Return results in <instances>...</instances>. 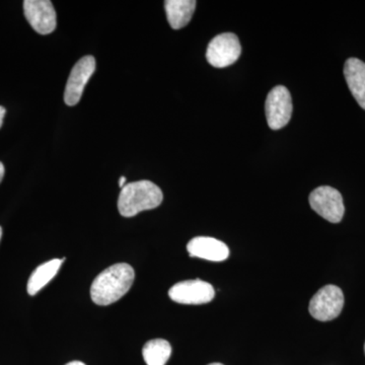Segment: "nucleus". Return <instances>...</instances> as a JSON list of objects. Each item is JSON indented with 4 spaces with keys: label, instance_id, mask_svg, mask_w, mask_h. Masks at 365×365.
<instances>
[{
    "label": "nucleus",
    "instance_id": "nucleus-1",
    "mask_svg": "<svg viewBox=\"0 0 365 365\" xmlns=\"http://www.w3.org/2000/svg\"><path fill=\"white\" fill-rule=\"evenodd\" d=\"M135 272L129 264L119 263L98 274L91 287V297L98 306H109L123 297L133 284Z\"/></svg>",
    "mask_w": 365,
    "mask_h": 365
},
{
    "label": "nucleus",
    "instance_id": "nucleus-2",
    "mask_svg": "<svg viewBox=\"0 0 365 365\" xmlns=\"http://www.w3.org/2000/svg\"><path fill=\"white\" fill-rule=\"evenodd\" d=\"M162 190L155 182H129L121 190L118 199V210L124 217H133L141 211L158 207L163 202Z\"/></svg>",
    "mask_w": 365,
    "mask_h": 365
},
{
    "label": "nucleus",
    "instance_id": "nucleus-3",
    "mask_svg": "<svg viewBox=\"0 0 365 365\" xmlns=\"http://www.w3.org/2000/svg\"><path fill=\"white\" fill-rule=\"evenodd\" d=\"M344 307V294L336 285H326L314 295L309 302V313L321 322L337 318Z\"/></svg>",
    "mask_w": 365,
    "mask_h": 365
},
{
    "label": "nucleus",
    "instance_id": "nucleus-4",
    "mask_svg": "<svg viewBox=\"0 0 365 365\" xmlns=\"http://www.w3.org/2000/svg\"><path fill=\"white\" fill-rule=\"evenodd\" d=\"M242 47L239 38L232 33L220 34L209 43L206 59L216 68H225L234 64L241 56Z\"/></svg>",
    "mask_w": 365,
    "mask_h": 365
},
{
    "label": "nucleus",
    "instance_id": "nucleus-5",
    "mask_svg": "<svg viewBox=\"0 0 365 365\" xmlns=\"http://www.w3.org/2000/svg\"><path fill=\"white\" fill-rule=\"evenodd\" d=\"M309 204L313 210L328 222H340L344 216L342 195L332 187L321 186L314 189L309 195Z\"/></svg>",
    "mask_w": 365,
    "mask_h": 365
},
{
    "label": "nucleus",
    "instance_id": "nucleus-6",
    "mask_svg": "<svg viewBox=\"0 0 365 365\" xmlns=\"http://www.w3.org/2000/svg\"><path fill=\"white\" fill-rule=\"evenodd\" d=\"M266 117L268 126L279 130L287 126L292 115V100L285 86H277L268 93L266 98Z\"/></svg>",
    "mask_w": 365,
    "mask_h": 365
},
{
    "label": "nucleus",
    "instance_id": "nucleus-7",
    "mask_svg": "<svg viewBox=\"0 0 365 365\" xmlns=\"http://www.w3.org/2000/svg\"><path fill=\"white\" fill-rule=\"evenodd\" d=\"M215 295L212 285L200 279L182 281L169 290L170 299L182 304H208Z\"/></svg>",
    "mask_w": 365,
    "mask_h": 365
},
{
    "label": "nucleus",
    "instance_id": "nucleus-8",
    "mask_svg": "<svg viewBox=\"0 0 365 365\" xmlns=\"http://www.w3.org/2000/svg\"><path fill=\"white\" fill-rule=\"evenodd\" d=\"M24 11L26 21L41 35L51 34L56 29V11L49 0H25Z\"/></svg>",
    "mask_w": 365,
    "mask_h": 365
},
{
    "label": "nucleus",
    "instance_id": "nucleus-9",
    "mask_svg": "<svg viewBox=\"0 0 365 365\" xmlns=\"http://www.w3.org/2000/svg\"><path fill=\"white\" fill-rule=\"evenodd\" d=\"M96 71V59L93 56L83 57L74 66L67 81L64 91V102L66 105L78 104L83 96L86 83Z\"/></svg>",
    "mask_w": 365,
    "mask_h": 365
},
{
    "label": "nucleus",
    "instance_id": "nucleus-10",
    "mask_svg": "<svg viewBox=\"0 0 365 365\" xmlns=\"http://www.w3.org/2000/svg\"><path fill=\"white\" fill-rule=\"evenodd\" d=\"M187 251L190 257L212 262L225 261L230 256V249L225 242L209 237H194L187 245Z\"/></svg>",
    "mask_w": 365,
    "mask_h": 365
},
{
    "label": "nucleus",
    "instance_id": "nucleus-11",
    "mask_svg": "<svg viewBox=\"0 0 365 365\" xmlns=\"http://www.w3.org/2000/svg\"><path fill=\"white\" fill-rule=\"evenodd\" d=\"M344 76L348 88L360 107L365 110V63L357 58L345 62Z\"/></svg>",
    "mask_w": 365,
    "mask_h": 365
},
{
    "label": "nucleus",
    "instance_id": "nucleus-12",
    "mask_svg": "<svg viewBox=\"0 0 365 365\" xmlns=\"http://www.w3.org/2000/svg\"><path fill=\"white\" fill-rule=\"evenodd\" d=\"M197 2L194 0H167L165 1V14L170 26L180 30L188 25L195 11Z\"/></svg>",
    "mask_w": 365,
    "mask_h": 365
},
{
    "label": "nucleus",
    "instance_id": "nucleus-13",
    "mask_svg": "<svg viewBox=\"0 0 365 365\" xmlns=\"http://www.w3.org/2000/svg\"><path fill=\"white\" fill-rule=\"evenodd\" d=\"M64 259H53L36 268L28 281V294L36 295L57 275Z\"/></svg>",
    "mask_w": 365,
    "mask_h": 365
},
{
    "label": "nucleus",
    "instance_id": "nucleus-14",
    "mask_svg": "<svg viewBox=\"0 0 365 365\" xmlns=\"http://www.w3.org/2000/svg\"><path fill=\"white\" fill-rule=\"evenodd\" d=\"M170 354L172 346L167 340H150L143 346V359L148 365H165Z\"/></svg>",
    "mask_w": 365,
    "mask_h": 365
},
{
    "label": "nucleus",
    "instance_id": "nucleus-15",
    "mask_svg": "<svg viewBox=\"0 0 365 365\" xmlns=\"http://www.w3.org/2000/svg\"><path fill=\"white\" fill-rule=\"evenodd\" d=\"M6 109L0 106V128H1L2 123H4V118L6 116Z\"/></svg>",
    "mask_w": 365,
    "mask_h": 365
},
{
    "label": "nucleus",
    "instance_id": "nucleus-16",
    "mask_svg": "<svg viewBox=\"0 0 365 365\" xmlns=\"http://www.w3.org/2000/svg\"><path fill=\"white\" fill-rule=\"evenodd\" d=\"M125 182H126V177L122 176L121 178H120V179H119L120 188L123 189L124 187L126 186V184H125Z\"/></svg>",
    "mask_w": 365,
    "mask_h": 365
},
{
    "label": "nucleus",
    "instance_id": "nucleus-17",
    "mask_svg": "<svg viewBox=\"0 0 365 365\" xmlns=\"http://www.w3.org/2000/svg\"><path fill=\"white\" fill-rule=\"evenodd\" d=\"M4 177V163L0 162V182H1L2 179Z\"/></svg>",
    "mask_w": 365,
    "mask_h": 365
},
{
    "label": "nucleus",
    "instance_id": "nucleus-18",
    "mask_svg": "<svg viewBox=\"0 0 365 365\" xmlns=\"http://www.w3.org/2000/svg\"><path fill=\"white\" fill-rule=\"evenodd\" d=\"M66 365H86V364L81 361H71V362H68V364H67Z\"/></svg>",
    "mask_w": 365,
    "mask_h": 365
},
{
    "label": "nucleus",
    "instance_id": "nucleus-19",
    "mask_svg": "<svg viewBox=\"0 0 365 365\" xmlns=\"http://www.w3.org/2000/svg\"><path fill=\"white\" fill-rule=\"evenodd\" d=\"M1 237H2V228H1V227H0V240H1Z\"/></svg>",
    "mask_w": 365,
    "mask_h": 365
},
{
    "label": "nucleus",
    "instance_id": "nucleus-20",
    "mask_svg": "<svg viewBox=\"0 0 365 365\" xmlns=\"http://www.w3.org/2000/svg\"><path fill=\"white\" fill-rule=\"evenodd\" d=\"M208 365H223V364H217V362H215V364H208Z\"/></svg>",
    "mask_w": 365,
    "mask_h": 365
},
{
    "label": "nucleus",
    "instance_id": "nucleus-21",
    "mask_svg": "<svg viewBox=\"0 0 365 365\" xmlns=\"http://www.w3.org/2000/svg\"><path fill=\"white\" fill-rule=\"evenodd\" d=\"M364 352H365V344H364Z\"/></svg>",
    "mask_w": 365,
    "mask_h": 365
}]
</instances>
